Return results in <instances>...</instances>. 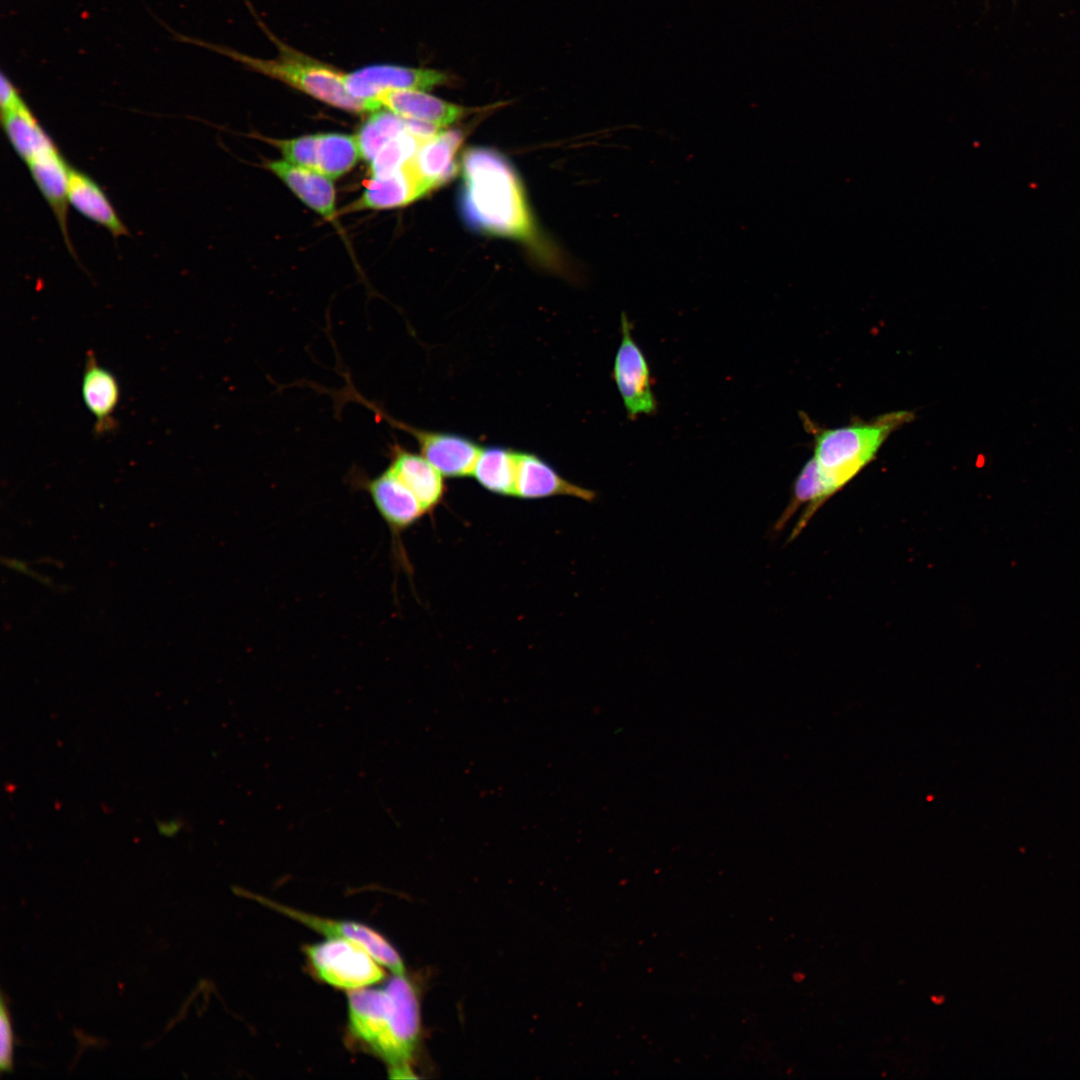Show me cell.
I'll return each instance as SVG.
<instances>
[{
  "label": "cell",
  "mask_w": 1080,
  "mask_h": 1080,
  "mask_svg": "<svg viewBox=\"0 0 1080 1080\" xmlns=\"http://www.w3.org/2000/svg\"><path fill=\"white\" fill-rule=\"evenodd\" d=\"M449 80L448 74L436 69L379 63L345 73L344 83L349 94L364 101L372 113L381 109L377 97L383 91H429Z\"/></svg>",
  "instance_id": "obj_7"
},
{
  "label": "cell",
  "mask_w": 1080,
  "mask_h": 1080,
  "mask_svg": "<svg viewBox=\"0 0 1080 1080\" xmlns=\"http://www.w3.org/2000/svg\"><path fill=\"white\" fill-rule=\"evenodd\" d=\"M304 952L314 974L336 988L361 989L385 977L383 966L371 954L342 938H327L307 945Z\"/></svg>",
  "instance_id": "obj_5"
},
{
  "label": "cell",
  "mask_w": 1080,
  "mask_h": 1080,
  "mask_svg": "<svg viewBox=\"0 0 1080 1080\" xmlns=\"http://www.w3.org/2000/svg\"><path fill=\"white\" fill-rule=\"evenodd\" d=\"M318 172L330 179L351 170L361 157L356 136L318 134Z\"/></svg>",
  "instance_id": "obj_22"
},
{
  "label": "cell",
  "mask_w": 1080,
  "mask_h": 1080,
  "mask_svg": "<svg viewBox=\"0 0 1080 1080\" xmlns=\"http://www.w3.org/2000/svg\"><path fill=\"white\" fill-rule=\"evenodd\" d=\"M472 476L489 492L515 497L517 452L499 446L481 448Z\"/></svg>",
  "instance_id": "obj_20"
},
{
  "label": "cell",
  "mask_w": 1080,
  "mask_h": 1080,
  "mask_svg": "<svg viewBox=\"0 0 1080 1080\" xmlns=\"http://www.w3.org/2000/svg\"><path fill=\"white\" fill-rule=\"evenodd\" d=\"M67 200L77 212L104 227L114 238L129 234L101 186L89 175L70 167Z\"/></svg>",
  "instance_id": "obj_17"
},
{
  "label": "cell",
  "mask_w": 1080,
  "mask_h": 1080,
  "mask_svg": "<svg viewBox=\"0 0 1080 1080\" xmlns=\"http://www.w3.org/2000/svg\"><path fill=\"white\" fill-rule=\"evenodd\" d=\"M13 1048L14 1035L10 1020L9 1009L4 995L0 999V1070L11 1073L13 1071Z\"/></svg>",
  "instance_id": "obj_26"
},
{
  "label": "cell",
  "mask_w": 1080,
  "mask_h": 1080,
  "mask_svg": "<svg viewBox=\"0 0 1080 1080\" xmlns=\"http://www.w3.org/2000/svg\"><path fill=\"white\" fill-rule=\"evenodd\" d=\"M356 400L374 410L392 426L413 436L423 455L444 477L472 475L481 448L472 440L453 433L428 431L395 420L378 406L356 395Z\"/></svg>",
  "instance_id": "obj_9"
},
{
  "label": "cell",
  "mask_w": 1080,
  "mask_h": 1080,
  "mask_svg": "<svg viewBox=\"0 0 1080 1080\" xmlns=\"http://www.w3.org/2000/svg\"><path fill=\"white\" fill-rule=\"evenodd\" d=\"M430 190L417 175L410 160L397 172L384 177H372L362 195L348 209H389L404 206L424 196Z\"/></svg>",
  "instance_id": "obj_16"
},
{
  "label": "cell",
  "mask_w": 1080,
  "mask_h": 1080,
  "mask_svg": "<svg viewBox=\"0 0 1080 1080\" xmlns=\"http://www.w3.org/2000/svg\"><path fill=\"white\" fill-rule=\"evenodd\" d=\"M263 30L277 47L278 55L274 58L253 57L199 39L179 34L176 36L180 41L201 45L223 54L251 71L278 80L335 108L352 113L370 112L364 101L354 98L347 91L344 83L345 72L287 45L264 27Z\"/></svg>",
  "instance_id": "obj_3"
},
{
  "label": "cell",
  "mask_w": 1080,
  "mask_h": 1080,
  "mask_svg": "<svg viewBox=\"0 0 1080 1080\" xmlns=\"http://www.w3.org/2000/svg\"><path fill=\"white\" fill-rule=\"evenodd\" d=\"M621 341L616 352L613 377L627 415L635 419L657 410L647 359L635 341L632 323L621 314Z\"/></svg>",
  "instance_id": "obj_8"
},
{
  "label": "cell",
  "mask_w": 1080,
  "mask_h": 1080,
  "mask_svg": "<svg viewBox=\"0 0 1080 1080\" xmlns=\"http://www.w3.org/2000/svg\"><path fill=\"white\" fill-rule=\"evenodd\" d=\"M239 894L248 897L272 910H275L307 927L325 935L327 938H342L364 948L377 962L394 974L405 975L402 958L396 949L378 932L361 923L335 920L309 914L285 906L267 897L240 890Z\"/></svg>",
  "instance_id": "obj_6"
},
{
  "label": "cell",
  "mask_w": 1080,
  "mask_h": 1080,
  "mask_svg": "<svg viewBox=\"0 0 1080 1080\" xmlns=\"http://www.w3.org/2000/svg\"><path fill=\"white\" fill-rule=\"evenodd\" d=\"M424 141L407 130L388 142L370 162L372 177H384L399 171Z\"/></svg>",
  "instance_id": "obj_24"
},
{
  "label": "cell",
  "mask_w": 1080,
  "mask_h": 1080,
  "mask_svg": "<svg viewBox=\"0 0 1080 1080\" xmlns=\"http://www.w3.org/2000/svg\"><path fill=\"white\" fill-rule=\"evenodd\" d=\"M24 163L54 213L67 249L76 259L68 230L67 185L70 166L52 139L31 153Z\"/></svg>",
  "instance_id": "obj_11"
},
{
  "label": "cell",
  "mask_w": 1080,
  "mask_h": 1080,
  "mask_svg": "<svg viewBox=\"0 0 1080 1080\" xmlns=\"http://www.w3.org/2000/svg\"><path fill=\"white\" fill-rule=\"evenodd\" d=\"M81 392L95 418L94 433L104 435L113 431L117 426L114 412L119 403V383L111 371L98 364L92 351L86 354Z\"/></svg>",
  "instance_id": "obj_15"
},
{
  "label": "cell",
  "mask_w": 1080,
  "mask_h": 1080,
  "mask_svg": "<svg viewBox=\"0 0 1080 1080\" xmlns=\"http://www.w3.org/2000/svg\"><path fill=\"white\" fill-rule=\"evenodd\" d=\"M462 172L461 209L472 228L527 244L537 242L520 181L502 155L470 148L463 156Z\"/></svg>",
  "instance_id": "obj_2"
},
{
  "label": "cell",
  "mask_w": 1080,
  "mask_h": 1080,
  "mask_svg": "<svg viewBox=\"0 0 1080 1080\" xmlns=\"http://www.w3.org/2000/svg\"><path fill=\"white\" fill-rule=\"evenodd\" d=\"M463 140L459 130L440 131L422 143L410 163L431 191L447 182L456 171L455 155Z\"/></svg>",
  "instance_id": "obj_19"
},
{
  "label": "cell",
  "mask_w": 1080,
  "mask_h": 1080,
  "mask_svg": "<svg viewBox=\"0 0 1080 1080\" xmlns=\"http://www.w3.org/2000/svg\"><path fill=\"white\" fill-rule=\"evenodd\" d=\"M354 480L368 493L394 537L426 514L416 496L388 467L375 477L357 473Z\"/></svg>",
  "instance_id": "obj_10"
},
{
  "label": "cell",
  "mask_w": 1080,
  "mask_h": 1080,
  "mask_svg": "<svg viewBox=\"0 0 1080 1080\" xmlns=\"http://www.w3.org/2000/svg\"><path fill=\"white\" fill-rule=\"evenodd\" d=\"M267 168L280 178L309 208L331 219L335 215V188L322 173L287 161H269Z\"/></svg>",
  "instance_id": "obj_18"
},
{
  "label": "cell",
  "mask_w": 1080,
  "mask_h": 1080,
  "mask_svg": "<svg viewBox=\"0 0 1080 1080\" xmlns=\"http://www.w3.org/2000/svg\"><path fill=\"white\" fill-rule=\"evenodd\" d=\"M913 417L910 411H893L868 422L830 429L814 428L813 458L829 497L872 462L891 433Z\"/></svg>",
  "instance_id": "obj_4"
},
{
  "label": "cell",
  "mask_w": 1080,
  "mask_h": 1080,
  "mask_svg": "<svg viewBox=\"0 0 1080 1080\" xmlns=\"http://www.w3.org/2000/svg\"><path fill=\"white\" fill-rule=\"evenodd\" d=\"M407 130V120L395 113L387 109L372 112L356 135L361 157L371 162L388 142Z\"/></svg>",
  "instance_id": "obj_23"
},
{
  "label": "cell",
  "mask_w": 1080,
  "mask_h": 1080,
  "mask_svg": "<svg viewBox=\"0 0 1080 1080\" xmlns=\"http://www.w3.org/2000/svg\"><path fill=\"white\" fill-rule=\"evenodd\" d=\"M348 1027L352 1037L389 1067L391 1078H414L409 1066L420 1032L416 990L405 975L378 988L348 995Z\"/></svg>",
  "instance_id": "obj_1"
},
{
  "label": "cell",
  "mask_w": 1080,
  "mask_h": 1080,
  "mask_svg": "<svg viewBox=\"0 0 1080 1080\" xmlns=\"http://www.w3.org/2000/svg\"><path fill=\"white\" fill-rule=\"evenodd\" d=\"M22 99L23 98L21 97V95H20L19 91L17 90V88L15 87V85L10 81V79L8 77L5 76L4 73H2L1 78H0V107H1V110H5V109H8V108L16 105Z\"/></svg>",
  "instance_id": "obj_27"
},
{
  "label": "cell",
  "mask_w": 1080,
  "mask_h": 1080,
  "mask_svg": "<svg viewBox=\"0 0 1080 1080\" xmlns=\"http://www.w3.org/2000/svg\"><path fill=\"white\" fill-rule=\"evenodd\" d=\"M829 498L827 490L821 481L815 459H809L797 475L794 484L792 498L786 509L773 526L774 532H779L787 524L792 515L801 504L808 503L802 517L796 524L789 540L791 541L805 528L811 516L824 501Z\"/></svg>",
  "instance_id": "obj_21"
},
{
  "label": "cell",
  "mask_w": 1080,
  "mask_h": 1080,
  "mask_svg": "<svg viewBox=\"0 0 1080 1080\" xmlns=\"http://www.w3.org/2000/svg\"><path fill=\"white\" fill-rule=\"evenodd\" d=\"M184 826V821L175 817L168 821L156 820L157 831L165 837H174Z\"/></svg>",
  "instance_id": "obj_28"
},
{
  "label": "cell",
  "mask_w": 1080,
  "mask_h": 1080,
  "mask_svg": "<svg viewBox=\"0 0 1080 1080\" xmlns=\"http://www.w3.org/2000/svg\"><path fill=\"white\" fill-rule=\"evenodd\" d=\"M380 108L413 121L425 122L437 128L447 127L461 119L465 107L449 103L421 90H387L377 97Z\"/></svg>",
  "instance_id": "obj_14"
},
{
  "label": "cell",
  "mask_w": 1080,
  "mask_h": 1080,
  "mask_svg": "<svg viewBox=\"0 0 1080 1080\" xmlns=\"http://www.w3.org/2000/svg\"><path fill=\"white\" fill-rule=\"evenodd\" d=\"M388 468L411 490L425 513H432L445 495L443 475L423 456L399 443L389 448Z\"/></svg>",
  "instance_id": "obj_13"
},
{
  "label": "cell",
  "mask_w": 1080,
  "mask_h": 1080,
  "mask_svg": "<svg viewBox=\"0 0 1080 1080\" xmlns=\"http://www.w3.org/2000/svg\"><path fill=\"white\" fill-rule=\"evenodd\" d=\"M270 141L281 151L285 161L295 166L318 171V135Z\"/></svg>",
  "instance_id": "obj_25"
},
{
  "label": "cell",
  "mask_w": 1080,
  "mask_h": 1080,
  "mask_svg": "<svg viewBox=\"0 0 1080 1080\" xmlns=\"http://www.w3.org/2000/svg\"><path fill=\"white\" fill-rule=\"evenodd\" d=\"M555 496L593 501L596 494L563 478L539 456L529 452H517L515 497L533 500Z\"/></svg>",
  "instance_id": "obj_12"
}]
</instances>
